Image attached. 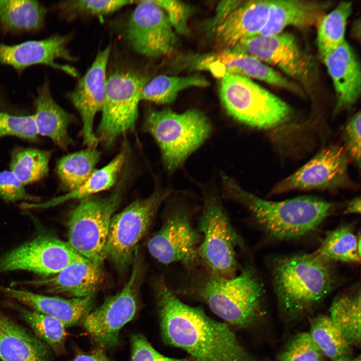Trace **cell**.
Returning a JSON list of instances; mask_svg holds the SVG:
<instances>
[{"mask_svg":"<svg viewBox=\"0 0 361 361\" xmlns=\"http://www.w3.org/2000/svg\"><path fill=\"white\" fill-rule=\"evenodd\" d=\"M154 286L161 334L167 343L184 350L194 361H258L226 323L183 302L163 277Z\"/></svg>","mask_w":361,"mask_h":361,"instance_id":"cell-1","label":"cell"},{"mask_svg":"<svg viewBox=\"0 0 361 361\" xmlns=\"http://www.w3.org/2000/svg\"><path fill=\"white\" fill-rule=\"evenodd\" d=\"M186 270L180 288L184 293L203 301L230 324L241 328L249 326L261 313L265 292L252 267L241 268L232 278L215 275L202 265Z\"/></svg>","mask_w":361,"mask_h":361,"instance_id":"cell-2","label":"cell"},{"mask_svg":"<svg viewBox=\"0 0 361 361\" xmlns=\"http://www.w3.org/2000/svg\"><path fill=\"white\" fill-rule=\"evenodd\" d=\"M227 191L251 213L257 224L272 238L300 239L314 232L334 210V205L320 198L302 196L282 201L263 200L230 179Z\"/></svg>","mask_w":361,"mask_h":361,"instance_id":"cell-3","label":"cell"},{"mask_svg":"<svg viewBox=\"0 0 361 361\" xmlns=\"http://www.w3.org/2000/svg\"><path fill=\"white\" fill-rule=\"evenodd\" d=\"M332 262L315 253L281 257L272 265L273 285L281 311L297 317L320 303L333 289Z\"/></svg>","mask_w":361,"mask_h":361,"instance_id":"cell-4","label":"cell"},{"mask_svg":"<svg viewBox=\"0 0 361 361\" xmlns=\"http://www.w3.org/2000/svg\"><path fill=\"white\" fill-rule=\"evenodd\" d=\"M197 228L202 236L198 251L201 265L218 276L235 277L241 269L237 251L244 250L245 243L217 196L205 197Z\"/></svg>","mask_w":361,"mask_h":361,"instance_id":"cell-5","label":"cell"},{"mask_svg":"<svg viewBox=\"0 0 361 361\" xmlns=\"http://www.w3.org/2000/svg\"><path fill=\"white\" fill-rule=\"evenodd\" d=\"M220 80L221 102L228 114L237 121L254 128L267 129L290 119V106L251 79L225 75Z\"/></svg>","mask_w":361,"mask_h":361,"instance_id":"cell-6","label":"cell"},{"mask_svg":"<svg viewBox=\"0 0 361 361\" xmlns=\"http://www.w3.org/2000/svg\"><path fill=\"white\" fill-rule=\"evenodd\" d=\"M145 128L153 136L161 151L165 167H179L209 137L211 124L204 113L190 109L177 113L170 109L152 110Z\"/></svg>","mask_w":361,"mask_h":361,"instance_id":"cell-7","label":"cell"},{"mask_svg":"<svg viewBox=\"0 0 361 361\" xmlns=\"http://www.w3.org/2000/svg\"><path fill=\"white\" fill-rule=\"evenodd\" d=\"M123 183L109 196L87 197L81 200L70 214L68 241L71 248L87 260L103 264L109 228L120 203Z\"/></svg>","mask_w":361,"mask_h":361,"instance_id":"cell-8","label":"cell"},{"mask_svg":"<svg viewBox=\"0 0 361 361\" xmlns=\"http://www.w3.org/2000/svg\"><path fill=\"white\" fill-rule=\"evenodd\" d=\"M149 77L136 70H116L106 79L105 100L98 138L109 147L132 130L138 117L140 93Z\"/></svg>","mask_w":361,"mask_h":361,"instance_id":"cell-9","label":"cell"},{"mask_svg":"<svg viewBox=\"0 0 361 361\" xmlns=\"http://www.w3.org/2000/svg\"><path fill=\"white\" fill-rule=\"evenodd\" d=\"M160 229L147 243L150 254L162 264L179 263L186 270L201 265L198 251L202 236L194 222V211L173 202Z\"/></svg>","mask_w":361,"mask_h":361,"instance_id":"cell-10","label":"cell"},{"mask_svg":"<svg viewBox=\"0 0 361 361\" xmlns=\"http://www.w3.org/2000/svg\"><path fill=\"white\" fill-rule=\"evenodd\" d=\"M174 65L180 70L206 71L219 79L225 75L256 79L304 96V91L297 83L254 57L233 48L183 56L175 60Z\"/></svg>","mask_w":361,"mask_h":361,"instance_id":"cell-11","label":"cell"},{"mask_svg":"<svg viewBox=\"0 0 361 361\" xmlns=\"http://www.w3.org/2000/svg\"><path fill=\"white\" fill-rule=\"evenodd\" d=\"M233 49L279 68L307 89L313 86L317 78L314 59L290 33L258 35L243 41Z\"/></svg>","mask_w":361,"mask_h":361,"instance_id":"cell-12","label":"cell"},{"mask_svg":"<svg viewBox=\"0 0 361 361\" xmlns=\"http://www.w3.org/2000/svg\"><path fill=\"white\" fill-rule=\"evenodd\" d=\"M169 195L155 192L113 216L106 246V258L120 269L132 260L138 242L148 230L159 206Z\"/></svg>","mask_w":361,"mask_h":361,"instance_id":"cell-13","label":"cell"},{"mask_svg":"<svg viewBox=\"0 0 361 361\" xmlns=\"http://www.w3.org/2000/svg\"><path fill=\"white\" fill-rule=\"evenodd\" d=\"M271 0H229L218 4L205 24L209 36L220 49L234 48L257 36L265 25Z\"/></svg>","mask_w":361,"mask_h":361,"instance_id":"cell-14","label":"cell"},{"mask_svg":"<svg viewBox=\"0 0 361 361\" xmlns=\"http://www.w3.org/2000/svg\"><path fill=\"white\" fill-rule=\"evenodd\" d=\"M125 32L129 46L148 57L169 55L175 50L178 42L177 34L166 14L150 0L138 1Z\"/></svg>","mask_w":361,"mask_h":361,"instance_id":"cell-15","label":"cell"},{"mask_svg":"<svg viewBox=\"0 0 361 361\" xmlns=\"http://www.w3.org/2000/svg\"><path fill=\"white\" fill-rule=\"evenodd\" d=\"M87 260L67 242L43 235L0 257V272L26 270L52 276L72 263Z\"/></svg>","mask_w":361,"mask_h":361,"instance_id":"cell-16","label":"cell"},{"mask_svg":"<svg viewBox=\"0 0 361 361\" xmlns=\"http://www.w3.org/2000/svg\"><path fill=\"white\" fill-rule=\"evenodd\" d=\"M138 273V265L135 262L123 289L107 298L83 319L85 329L103 347L111 348L117 344L120 330L135 315Z\"/></svg>","mask_w":361,"mask_h":361,"instance_id":"cell-17","label":"cell"},{"mask_svg":"<svg viewBox=\"0 0 361 361\" xmlns=\"http://www.w3.org/2000/svg\"><path fill=\"white\" fill-rule=\"evenodd\" d=\"M348 157L344 148L332 145L322 149L291 175L278 183L271 193L292 190H333L348 181Z\"/></svg>","mask_w":361,"mask_h":361,"instance_id":"cell-18","label":"cell"},{"mask_svg":"<svg viewBox=\"0 0 361 361\" xmlns=\"http://www.w3.org/2000/svg\"><path fill=\"white\" fill-rule=\"evenodd\" d=\"M110 50L111 46H108L98 52L90 67L69 94L81 117L83 143L88 148H95L99 141L93 131V122L96 113L102 111L105 100Z\"/></svg>","mask_w":361,"mask_h":361,"instance_id":"cell-19","label":"cell"},{"mask_svg":"<svg viewBox=\"0 0 361 361\" xmlns=\"http://www.w3.org/2000/svg\"><path fill=\"white\" fill-rule=\"evenodd\" d=\"M70 36L56 35L41 40L26 41L19 44H0V64L17 70L37 64L51 66L74 77L78 72L74 68L55 62L58 59L73 61L76 58L67 48Z\"/></svg>","mask_w":361,"mask_h":361,"instance_id":"cell-20","label":"cell"},{"mask_svg":"<svg viewBox=\"0 0 361 361\" xmlns=\"http://www.w3.org/2000/svg\"><path fill=\"white\" fill-rule=\"evenodd\" d=\"M322 61L335 91L336 111L353 105L360 94L361 72L359 62L351 46L345 41Z\"/></svg>","mask_w":361,"mask_h":361,"instance_id":"cell-21","label":"cell"},{"mask_svg":"<svg viewBox=\"0 0 361 361\" xmlns=\"http://www.w3.org/2000/svg\"><path fill=\"white\" fill-rule=\"evenodd\" d=\"M332 2L306 0H271L266 23L259 35L283 32L288 26L300 29L317 26Z\"/></svg>","mask_w":361,"mask_h":361,"instance_id":"cell-22","label":"cell"},{"mask_svg":"<svg viewBox=\"0 0 361 361\" xmlns=\"http://www.w3.org/2000/svg\"><path fill=\"white\" fill-rule=\"evenodd\" d=\"M0 291L34 310L55 317L65 326L75 325L91 311L94 294L82 298L65 299L0 285Z\"/></svg>","mask_w":361,"mask_h":361,"instance_id":"cell-23","label":"cell"},{"mask_svg":"<svg viewBox=\"0 0 361 361\" xmlns=\"http://www.w3.org/2000/svg\"><path fill=\"white\" fill-rule=\"evenodd\" d=\"M103 277L102 264L87 260L72 263L51 277L25 283L45 287L50 293L82 298L94 294Z\"/></svg>","mask_w":361,"mask_h":361,"instance_id":"cell-24","label":"cell"},{"mask_svg":"<svg viewBox=\"0 0 361 361\" xmlns=\"http://www.w3.org/2000/svg\"><path fill=\"white\" fill-rule=\"evenodd\" d=\"M46 344L0 311V358L3 361H49Z\"/></svg>","mask_w":361,"mask_h":361,"instance_id":"cell-25","label":"cell"},{"mask_svg":"<svg viewBox=\"0 0 361 361\" xmlns=\"http://www.w3.org/2000/svg\"><path fill=\"white\" fill-rule=\"evenodd\" d=\"M33 115L38 134L50 138L61 148L66 150L72 143L68 128L73 116L53 99L47 81L38 90Z\"/></svg>","mask_w":361,"mask_h":361,"instance_id":"cell-26","label":"cell"},{"mask_svg":"<svg viewBox=\"0 0 361 361\" xmlns=\"http://www.w3.org/2000/svg\"><path fill=\"white\" fill-rule=\"evenodd\" d=\"M126 158V150L124 148L109 163L100 169H95L88 178L76 189L46 203L40 204L24 203L23 207L25 208L53 207L70 200H82L109 189L115 184Z\"/></svg>","mask_w":361,"mask_h":361,"instance_id":"cell-27","label":"cell"},{"mask_svg":"<svg viewBox=\"0 0 361 361\" xmlns=\"http://www.w3.org/2000/svg\"><path fill=\"white\" fill-rule=\"evenodd\" d=\"M360 291L357 288L336 297L329 309L328 316L351 346L360 342Z\"/></svg>","mask_w":361,"mask_h":361,"instance_id":"cell-28","label":"cell"},{"mask_svg":"<svg viewBox=\"0 0 361 361\" xmlns=\"http://www.w3.org/2000/svg\"><path fill=\"white\" fill-rule=\"evenodd\" d=\"M46 14L44 7L30 0H0V23L17 31H35L43 26Z\"/></svg>","mask_w":361,"mask_h":361,"instance_id":"cell-29","label":"cell"},{"mask_svg":"<svg viewBox=\"0 0 361 361\" xmlns=\"http://www.w3.org/2000/svg\"><path fill=\"white\" fill-rule=\"evenodd\" d=\"M309 333L322 354L330 361H349L350 344L329 317L319 315L310 319Z\"/></svg>","mask_w":361,"mask_h":361,"instance_id":"cell-30","label":"cell"},{"mask_svg":"<svg viewBox=\"0 0 361 361\" xmlns=\"http://www.w3.org/2000/svg\"><path fill=\"white\" fill-rule=\"evenodd\" d=\"M209 82L204 76L194 74L186 76H157L149 80L142 89L140 100L156 104L172 103L181 91L191 87H206Z\"/></svg>","mask_w":361,"mask_h":361,"instance_id":"cell-31","label":"cell"},{"mask_svg":"<svg viewBox=\"0 0 361 361\" xmlns=\"http://www.w3.org/2000/svg\"><path fill=\"white\" fill-rule=\"evenodd\" d=\"M352 11L351 2L341 1L318 23L316 44L321 59L345 41L346 23Z\"/></svg>","mask_w":361,"mask_h":361,"instance_id":"cell-32","label":"cell"},{"mask_svg":"<svg viewBox=\"0 0 361 361\" xmlns=\"http://www.w3.org/2000/svg\"><path fill=\"white\" fill-rule=\"evenodd\" d=\"M332 262L358 263L360 261V237L348 226H340L329 232L314 252Z\"/></svg>","mask_w":361,"mask_h":361,"instance_id":"cell-33","label":"cell"},{"mask_svg":"<svg viewBox=\"0 0 361 361\" xmlns=\"http://www.w3.org/2000/svg\"><path fill=\"white\" fill-rule=\"evenodd\" d=\"M100 152L95 148L66 155L57 165V173L62 185L70 192L81 186L95 170Z\"/></svg>","mask_w":361,"mask_h":361,"instance_id":"cell-34","label":"cell"},{"mask_svg":"<svg viewBox=\"0 0 361 361\" xmlns=\"http://www.w3.org/2000/svg\"><path fill=\"white\" fill-rule=\"evenodd\" d=\"M51 156L48 150L17 148L12 153L11 171L24 185L34 183L48 174Z\"/></svg>","mask_w":361,"mask_h":361,"instance_id":"cell-35","label":"cell"},{"mask_svg":"<svg viewBox=\"0 0 361 361\" xmlns=\"http://www.w3.org/2000/svg\"><path fill=\"white\" fill-rule=\"evenodd\" d=\"M24 320L31 327L35 335L50 346L56 352L64 349L67 332L65 325L58 319L30 310L22 307H16Z\"/></svg>","mask_w":361,"mask_h":361,"instance_id":"cell-36","label":"cell"},{"mask_svg":"<svg viewBox=\"0 0 361 361\" xmlns=\"http://www.w3.org/2000/svg\"><path fill=\"white\" fill-rule=\"evenodd\" d=\"M132 3L133 1H129L75 0L63 2L60 5L59 9L67 16H102L111 14Z\"/></svg>","mask_w":361,"mask_h":361,"instance_id":"cell-37","label":"cell"},{"mask_svg":"<svg viewBox=\"0 0 361 361\" xmlns=\"http://www.w3.org/2000/svg\"><path fill=\"white\" fill-rule=\"evenodd\" d=\"M322 353L309 332L296 334L278 357V361H321Z\"/></svg>","mask_w":361,"mask_h":361,"instance_id":"cell-38","label":"cell"},{"mask_svg":"<svg viewBox=\"0 0 361 361\" xmlns=\"http://www.w3.org/2000/svg\"><path fill=\"white\" fill-rule=\"evenodd\" d=\"M38 135L33 115H17L0 111V137L12 136L35 141Z\"/></svg>","mask_w":361,"mask_h":361,"instance_id":"cell-39","label":"cell"},{"mask_svg":"<svg viewBox=\"0 0 361 361\" xmlns=\"http://www.w3.org/2000/svg\"><path fill=\"white\" fill-rule=\"evenodd\" d=\"M150 1L165 12L177 34H189L190 32L189 20L193 13V8L190 5L175 0H150Z\"/></svg>","mask_w":361,"mask_h":361,"instance_id":"cell-40","label":"cell"},{"mask_svg":"<svg viewBox=\"0 0 361 361\" xmlns=\"http://www.w3.org/2000/svg\"><path fill=\"white\" fill-rule=\"evenodd\" d=\"M0 198L7 202L40 200L28 193L24 185L11 170L0 171Z\"/></svg>","mask_w":361,"mask_h":361,"instance_id":"cell-41","label":"cell"},{"mask_svg":"<svg viewBox=\"0 0 361 361\" xmlns=\"http://www.w3.org/2000/svg\"><path fill=\"white\" fill-rule=\"evenodd\" d=\"M360 112L356 113L345 125L343 136L348 158L360 166Z\"/></svg>","mask_w":361,"mask_h":361,"instance_id":"cell-42","label":"cell"},{"mask_svg":"<svg viewBox=\"0 0 361 361\" xmlns=\"http://www.w3.org/2000/svg\"><path fill=\"white\" fill-rule=\"evenodd\" d=\"M131 361H185L165 356L157 351L142 334H134L131 337Z\"/></svg>","mask_w":361,"mask_h":361,"instance_id":"cell-43","label":"cell"},{"mask_svg":"<svg viewBox=\"0 0 361 361\" xmlns=\"http://www.w3.org/2000/svg\"><path fill=\"white\" fill-rule=\"evenodd\" d=\"M73 361H111L101 350L98 349L89 353H80Z\"/></svg>","mask_w":361,"mask_h":361,"instance_id":"cell-44","label":"cell"},{"mask_svg":"<svg viewBox=\"0 0 361 361\" xmlns=\"http://www.w3.org/2000/svg\"><path fill=\"white\" fill-rule=\"evenodd\" d=\"M360 212V197H356L350 201L345 206L343 213L345 214H357Z\"/></svg>","mask_w":361,"mask_h":361,"instance_id":"cell-45","label":"cell"},{"mask_svg":"<svg viewBox=\"0 0 361 361\" xmlns=\"http://www.w3.org/2000/svg\"><path fill=\"white\" fill-rule=\"evenodd\" d=\"M349 361H360V356H359L358 357H355V358H354L353 359H350Z\"/></svg>","mask_w":361,"mask_h":361,"instance_id":"cell-46","label":"cell"}]
</instances>
